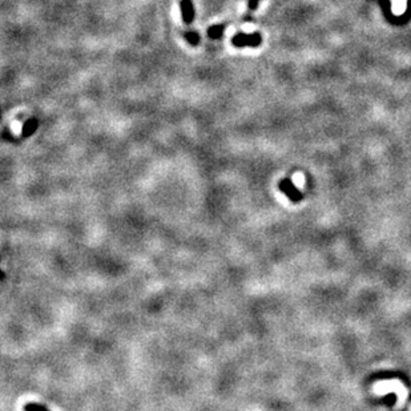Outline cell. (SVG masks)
<instances>
[{
  "mask_svg": "<svg viewBox=\"0 0 411 411\" xmlns=\"http://www.w3.org/2000/svg\"><path fill=\"white\" fill-rule=\"evenodd\" d=\"M377 393H379L381 390L385 391V393H389V391H394V393L399 394V404H402L406 399V387L402 385L398 381H386V382H379L377 383L376 387H374Z\"/></svg>",
  "mask_w": 411,
  "mask_h": 411,
  "instance_id": "cell-1",
  "label": "cell"
},
{
  "mask_svg": "<svg viewBox=\"0 0 411 411\" xmlns=\"http://www.w3.org/2000/svg\"><path fill=\"white\" fill-rule=\"evenodd\" d=\"M261 35L260 33H237L236 36L232 37V44L237 48H242V47H258L261 44Z\"/></svg>",
  "mask_w": 411,
  "mask_h": 411,
  "instance_id": "cell-2",
  "label": "cell"
},
{
  "mask_svg": "<svg viewBox=\"0 0 411 411\" xmlns=\"http://www.w3.org/2000/svg\"><path fill=\"white\" fill-rule=\"evenodd\" d=\"M180 8H181V15H183V22L185 24H192L194 20V6L192 0H181L180 2Z\"/></svg>",
  "mask_w": 411,
  "mask_h": 411,
  "instance_id": "cell-3",
  "label": "cell"
},
{
  "mask_svg": "<svg viewBox=\"0 0 411 411\" xmlns=\"http://www.w3.org/2000/svg\"><path fill=\"white\" fill-rule=\"evenodd\" d=\"M37 127H39V121H37L36 118H29L28 121L25 122L24 126H23V131H22L23 136L24 137L32 136L33 133L36 132Z\"/></svg>",
  "mask_w": 411,
  "mask_h": 411,
  "instance_id": "cell-4",
  "label": "cell"
},
{
  "mask_svg": "<svg viewBox=\"0 0 411 411\" xmlns=\"http://www.w3.org/2000/svg\"><path fill=\"white\" fill-rule=\"evenodd\" d=\"M224 31H225V25H212L211 28L208 29V36L211 37V39H220V37H222V35H224Z\"/></svg>",
  "mask_w": 411,
  "mask_h": 411,
  "instance_id": "cell-5",
  "label": "cell"
},
{
  "mask_svg": "<svg viewBox=\"0 0 411 411\" xmlns=\"http://www.w3.org/2000/svg\"><path fill=\"white\" fill-rule=\"evenodd\" d=\"M185 39L188 40V43L190 46H198L200 44V35L196 32V31H188L185 32Z\"/></svg>",
  "mask_w": 411,
  "mask_h": 411,
  "instance_id": "cell-6",
  "label": "cell"
},
{
  "mask_svg": "<svg viewBox=\"0 0 411 411\" xmlns=\"http://www.w3.org/2000/svg\"><path fill=\"white\" fill-rule=\"evenodd\" d=\"M23 410L24 411H50L48 408L46 407V406H43V404H39V403H27L24 404V407H23Z\"/></svg>",
  "mask_w": 411,
  "mask_h": 411,
  "instance_id": "cell-7",
  "label": "cell"
},
{
  "mask_svg": "<svg viewBox=\"0 0 411 411\" xmlns=\"http://www.w3.org/2000/svg\"><path fill=\"white\" fill-rule=\"evenodd\" d=\"M3 278V272H2V270H0V279Z\"/></svg>",
  "mask_w": 411,
  "mask_h": 411,
  "instance_id": "cell-8",
  "label": "cell"
},
{
  "mask_svg": "<svg viewBox=\"0 0 411 411\" xmlns=\"http://www.w3.org/2000/svg\"><path fill=\"white\" fill-rule=\"evenodd\" d=\"M410 411H411V408H410Z\"/></svg>",
  "mask_w": 411,
  "mask_h": 411,
  "instance_id": "cell-9",
  "label": "cell"
}]
</instances>
